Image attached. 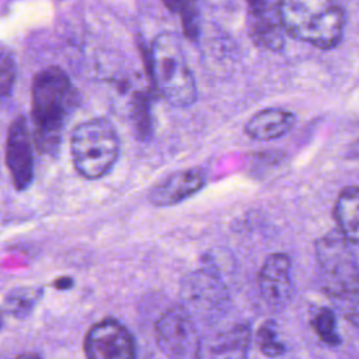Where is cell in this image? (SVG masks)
Segmentation results:
<instances>
[{"label": "cell", "instance_id": "obj_1", "mask_svg": "<svg viewBox=\"0 0 359 359\" xmlns=\"http://www.w3.org/2000/svg\"><path fill=\"white\" fill-rule=\"evenodd\" d=\"M77 105V91L59 66H46L32 79L31 114L34 144L41 153L57 150L67 116Z\"/></svg>", "mask_w": 359, "mask_h": 359}, {"label": "cell", "instance_id": "obj_2", "mask_svg": "<svg viewBox=\"0 0 359 359\" xmlns=\"http://www.w3.org/2000/svg\"><path fill=\"white\" fill-rule=\"evenodd\" d=\"M285 31L320 49L335 48L345 29V11L338 0H279Z\"/></svg>", "mask_w": 359, "mask_h": 359}, {"label": "cell", "instance_id": "obj_3", "mask_svg": "<svg viewBox=\"0 0 359 359\" xmlns=\"http://www.w3.org/2000/svg\"><path fill=\"white\" fill-rule=\"evenodd\" d=\"M149 66L156 90L165 101L174 107L195 101L196 83L177 34L161 32L154 38Z\"/></svg>", "mask_w": 359, "mask_h": 359}, {"label": "cell", "instance_id": "obj_4", "mask_svg": "<svg viewBox=\"0 0 359 359\" xmlns=\"http://www.w3.org/2000/svg\"><path fill=\"white\" fill-rule=\"evenodd\" d=\"M119 137L105 118L79 123L70 135V153L77 172L87 180H98L109 172L119 156Z\"/></svg>", "mask_w": 359, "mask_h": 359}, {"label": "cell", "instance_id": "obj_5", "mask_svg": "<svg viewBox=\"0 0 359 359\" xmlns=\"http://www.w3.org/2000/svg\"><path fill=\"white\" fill-rule=\"evenodd\" d=\"M352 244L334 230L316 241V259L323 287L334 300L359 293V265Z\"/></svg>", "mask_w": 359, "mask_h": 359}, {"label": "cell", "instance_id": "obj_6", "mask_svg": "<svg viewBox=\"0 0 359 359\" xmlns=\"http://www.w3.org/2000/svg\"><path fill=\"white\" fill-rule=\"evenodd\" d=\"M156 342L168 359H199L201 335L184 306L164 311L154 327Z\"/></svg>", "mask_w": 359, "mask_h": 359}, {"label": "cell", "instance_id": "obj_7", "mask_svg": "<svg viewBox=\"0 0 359 359\" xmlns=\"http://www.w3.org/2000/svg\"><path fill=\"white\" fill-rule=\"evenodd\" d=\"M87 359H135L136 349L130 332L115 318L94 324L84 339Z\"/></svg>", "mask_w": 359, "mask_h": 359}, {"label": "cell", "instance_id": "obj_8", "mask_svg": "<svg viewBox=\"0 0 359 359\" xmlns=\"http://www.w3.org/2000/svg\"><path fill=\"white\" fill-rule=\"evenodd\" d=\"M6 165L17 191L27 189L34 178L32 140L24 116H17L8 126L6 137Z\"/></svg>", "mask_w": 359, "mask_h": 359}, {"label": "cell", "instance_id": "obj_9", "mask_svg": "<svg viewBox=\"0 0 359 359\" xmlns=\"http://www.w3.org/2000/svg\"><path fill=\"white\" fill-rule=\"evenodd\" d=\"M258 286L268 307L279 311L287 306L293 296V280L286 254L276 252L266 257L259 269Z\"/></svg>", "mask_w": 359, "mask_h": 359}, {"label": "cell", "instance_id": "obj_10", "mask_svg": "<svg viewBox=\"0 0 359 359\" xmlns=\"http://www.w3.org/2000/svg\"><path fill=\"white\" fill-rule=\"evenodd\" d=\"M203 184L205 174L199 168L175 171L150 188L149 201L156 206H172L196 194Z\"/></svg>", "mask_w": 359, "mask_h": 359}, {"label": "cell", "instance_id": "obj_11", "mask_svg": "<svg viewBox=\"0 0 359 359\" xmlns=\"http://www.w3.org/2000/svg\"><path fill=\"white\" fill-rule=\"evenodd\" d=\"M184 300L196 311H217L227 304V293L223 283L208 271L189 275L182 285Z\"/></svg>", "mask_w": 359, "mask_h": 359}, {"label": "cell", "instance_id": "obj_12", "mask_svg": "<svg viewBox=\"0 0 359 359\" xmlns=\"http://www.w3.org/2000/svg\"><path fill=\"white\" fill-rule=\"evenodd\" d=\"M294 123V115L282 108H265L254 114L244 126L247 136L255 140H273L286 135Z\"/></svg>", "mask_w": 359, "mask_h": 359}, {"label": "cell", "instance_id": "obj_13", "mask_svg": "<svg viewBox=\"0 0 359 359\" xmlns=\"http://www.w3.org/2000/svg\"><path fill=\"white\" fill-rule=\"evenodd\" d=\"M334 217L341 234L359 245V187L351 185L341 191L334 208Z\"/></svg>", "mask_w": 359, "mask_h": 359}, {"label": "cell", "instance_id": "obj_14", "mask_svg": "<svg viewBox=\"0 0 359 359\" xmlns=\"http://www.w3.org/2000/svg\"><path fill=\"white\" fill-rule=\"evenodd\" d=\"M248 27L252 41L266 49H279L283 45V25L279 10L271 7L258 14H248Z\"/></svg>", "mask_w": 359, "mask_h": 359}, {"label": "cell", "instance_id": "obj_15", "mask_svg": "<svg viewBox=\"0 0 359 359\" xmlns=\"http://www.w3.org/2000/svg\"><path fill=\"white\" fill-rule=\"evenodd\" d=\"M248 328L244 325L237 327L219 337L216 345L212 346V355L216 359H244L248 351Z\"/></svg>", "mask_w": 359, "mask_h": 359}, {"label": "cell", "instance_id": "obj_16", "mask_svg": "<svg viewBox=\"0 0 359 359\" xmlns=\"http://www.w3.org/2000/svg\"><path fill=\"white\" fill-rule=\"evenodd\" d=\"M132 118L136 135L140 139H149L153 132V119L150 98L146 93H136L132 102Z\"/></svg>", "mask_w": 359, "mask_h": 359}, {"label": "cell", "instance_id": "obj_17", "mask_svg": "<svg viewBox=\"0 0 359 359\" xmlns=\"http://www.w3.org/2000/svg\"><path fill=\"white\" fill-rule=\"evenodd\" d=\"M313 328L320 337L321 341H324L328 345H338L339 344V335L337 331V321L335 316L330 309H321L313 318Z\"/></svg>", "mask_w": 359, "mask_h": 359}, {"label": "cell", "instance_id": "obj_18", "mask_svg": "<svg viewBox=\"0 0 359 359\" xmlns=\"http://www.w3.org/2000/svg\"><path fill=\"white\" fill-rule=\"evenodd\" d=\"M178 13L181 14L184 35L195 41L199 34V13L195 0H184Z\"/></svg>", "mask_w": 359, "mask_h": 359}, {"label": "cell", "instance_id": "obj_19", "mask_svg": "<svg viewBox=\"0 0 359 359\" xmlns=\"http://www.w3.org/2000/svg\"><path fill=\"white\" fill-rule=\"evenodd\" d=\"M258 342L261 346V351L266 356H278L283 352L285 346L279 341L275 327L271 323L264 324L258 331Z\"/></svg>", "mask_w": 359, "mask_h": 359}, {"label": "cell", "instance_id": "obj_20", "mask_svg": "<svg viewBox=\"0 0 359 359\" xmlns=\"http://www.w3.org/2000/svg\"><path fill=\"white\" fill-rule=\"evenodd\" d=\"M1 67H0V90L1 95L6 98L10 95L14 80H15V63L13 55L8 52H3L1 55Z\"/></svg>", "mask_w": 359, "mask_h": 359}, {"label": "cell", "instance_id": "obj_21", "mask_svg": "<svg viewBox=\"0 0 359 359\" xmlns=\"http://www.w3.org/2000/svg\"><path fill=\"white\" fill-rule=\"evenodd\" d=\"M29 294H32V290H13V293H10V300L7 302V304L10 306V313H27L34 303V297Z\"/></svg>", "mask_w": 359, "mask_h": 359}, {"label": "cell", "instance_id": "obj_22", "mask_svg": "<svg viewBox=\"0 0 359 359\" xmlns=\"http://www.w3.org/2000/svg\"><path fill=\"white\" fill-rule=\"evenodd\" d=\"M337 302L346 321L355 327H359V293L342 297Z\"/></svg>", "mask_w": 359, "mask_h": 359}, {"label": "cell", "instance_id": "obj_23", "mask_svg": "<svg viewBox=\"0 0 359 359\" xmlns=\"http://www.w3.org/2000/svg\"><path fill=\"white\" fill-rule=\"evenodd\" d=\"M248 7V14H258L271 7L268 0H245Z\"/></svg>", "mask_w": 359, "mask_h": 359}, {"label": "cell", "instance_id": "obj_24", "mask_svg": "<svg viewBox=\"0 0 359 359\" xmlns=\"http://www.w3.org/2000/svg\"><path fill=\"white\" fill-rule=\"evenodd\" d=\"M163 4L172 13H178L184 0H161Z\"/></svg>", "mask_w": 359, "mask_h": 359}, {"label": "cell", "instance_id": "obj_25", "mask_svg": "<svg viewBox=\"0 0 359 359\" xmlns=\"http://www.w3.org/2000/svg\"><path fill=\"white\" fill-rule=\"evenodd\" d=\"M351 153H352V158H353L356 163H359V139L355 142V144H353Z\"/></svg>", "mask_w": 359, "mask_h": 359}, {"label": "cell", "instance_id": "obj_26", "mask_svg": "<svg viewBox=\"0 0 359 359\" xmlns=\"http://www.w3.org/2000/svg\"><path fill=\"white\" fill-rule=\"evenodd\" d=\"M14 359H39V356H36L35 353H22V355L15 356Z\"/></svg>", "mask_w": 359, "mask_h": 359}]
</instances>
